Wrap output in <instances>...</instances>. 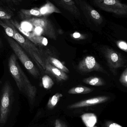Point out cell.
Wrapping results in <instances>:
<instances>
[{"label": "cell", "mask_w": 127, "mask_h": 127, "mask_svg": "<svg viewBox=\"0 0 127 127\" xmlns=\"http://www.w3.org/2000/svg\"><path fill=\"white\" fill-rule=\"evenodd\" d=\"M19 110L12 86L7 81L0 93V127H14Z\"/></svg>", "instance_id": "obj_1"}, {"label": "cell", "mask_w": 127, "mask_h": 127, "mask_svg": "<svg viewBox=\"0 0 127 127\" xmlns=\"http://www.w3.org/2000/svg\"><path fill=\"white\" fill-rule=\"evenodd\" d=\"M9 70L19 91L24 93L30 103L34 102L36 93L35 87L32 85L17 62L15 54H11L8 61Z\"/></svg>", "instance_id": "obj_2"}, {"label": "cell", "mask_w": 127, "mask_h": 127, "mask_svg": "<svg viewBox=\"0 0 127 127\" xmlns=\"http://www.w3.org/2000/svg\"><path fill=\"white\" fill-rule=\"evenodd\" d=\"M8 22L14 31L15 40L28 53L40 69L43 71L45 70V61L44 60L39 50L30 40L20 34L9 20Z\"/></svg>", "instance_id": "obj_3"}, {"label": "cell", "mask_w": 127, "mask_h": 127, "mask_svg": "<svg viewBox=\"0 0 127 127\" xmlns=\"http://www.w3.org/2000/svg\"><path fill=\"white\" fill-rule=\"evenodd\" d=\"M34 28L33 34L36 35L47 36L52 39H57L56 30L51 21L45 16L33 17L25 20Z\"/></svg>", "instance_id": "obj_4"}, {"label": "cell", "mask_w": 127, "mask_h": 127, "mask_svg": "<svg viewBox=\"0 0 127 127\" xmlns=\"http://www.w3.org/2000/svg\"><path fill=\"white\" fill-rule=\"evenodd\" d=\"M7 39L16 56L18 58L25 68L33 77H38L40 75L39 71L24 51L21 45L15 40L9 36L7 38Z\"/></svg>", "instance_id": "obj_5"}, {"label": "cell", "mask_w": 127, "mask_h": 127, "mask_svg": "<svg viewBox=\"0 0 127 127\" xmlns=\"http://www.w3.org/2000/svg\"><path fill=\"white\" fill-rule=\"evenodd\" d=\"M93 3L106 12L117 15H127V4L121 3L119 0H94Z\"/></svg>", "instance_id": "obj_6"}, {"label": "cell", "mask_w": 127, "mask_h": 127, "mask_svg": "<svg viewBox=\"0 0 127 127\" xmlns=\"http://www.w3.org/2000/svg\"><path fill=\"white\" fill-rule=\"evenodd\" d=\"M103 53L110 70L114 75H116L118 69L124 65L122 57L120 54L109 47L104 48Z\"/></svg>", "instance_id": "obj_7"}, {"label": "cell", "mask_w": 127, "mask_h": 127, "mask_svg": "<svg viewBox=\"0 0 127 127\" xmlns=\"http://www.w3.org/2000/svg\"><path fill=\"white\" fill-rule=\"evenodd\" d=\"M78 68L81 72L87 73L93 71L107 73L94 57L88 56L84 58L78 64Z\"/></svg>", "instance_id": "obj_8"}, {"label": "cell", "mask_w": 127, "mask_h": 127, "mask_svg": "<svg viewBox=\"0 0 127 127\" xmlns=\"http://www.w3.org/2000/svg\"><path fill=\"white\" fill-rule=\"evenodd\" d=\"M79 5L85 15L94 22L100 25L103 21L101 15L84 0H75Z\"/></svg>", "instance_id": "obj_9"}, {"label": "cell", "mask_w": 127, "mask_h": 127, "mask_svg": "<svg viewBox=\"0 0 127 127\" xmlns=\"http://www.w3.org/2000/svg\"><path fill=\"white\" fill-rule=\"evenodd\" d=\"M110 99L108 96H102L92 98L87 100L81 101L73 104H71L68 107L69 109H76L94 106L101 103H104Z\"/></svg>", "instance_id": "obj_10"}, {"label": "cell", "mask_w": 127, "mask_h": 127, "mask_svg": "<svg viewBox=\"0 0 127 127\" xmlns=\"http://www.w3.org/2000/svg\"><path fill=\"white\" fill-rule=\"evenodd\" d=\"M58 6L68 11L75 17L80 16V12L77 6L75 0H53Z\"/></svg>", "instance_id": "obj_11"}, {"label": "cell", "mask_w": 127, "mask_h": 127, "mask_svg": "<svg viewBox=\"0 0 127 127\" xmlns=\"http://www.w3.org/2000/svg\"><path fill=\"white\" fill-rule=\"evenodd\" d=\"M45 71L48 74L54 76L59 81L66 80L68 76L65 72L54 66L45 61Z\"/></svg>", "instance_id": "obj_12"}, {"label": "cell", "mask_w": 127, "mask_h": 127, "mask_svg": "<svg viewBox=\"0 0 127 127\" xmlns=\"http://www.w3.org/2000/svg\"><path fill=\"white\" fill-rule=\"evenodd\" d=\"M18 15L20 18L25 20L33 17L42 16L41 13L38 7L32 8L30 9H22L18 12Z\"/></svg>", "instance_id": "obj_13"}, {"label": "cell", "mask_w": 127, "mask_h": 127, "mask_svg": "<svg viewBox=\"0 0 127 127\" xmlns=\"http://www.w3.org/2000/svg\"><path fill=\"white\" fill-rule=\"evenodd\" d=\"M46 3L39 8V10L42 16L50 15L53 13H61L62 12L48 0H46Z\"/></svg>", "instance_id": "obj_14"}, {"label": "cell", "mask_w": 127, "mask_h": 127, "mask_svg": "<svg viewBox=\"0 0 127 127\" xmlns=\"http://www.w3.org/2000/svg\"><path fill=\"white\" fill-rule=\"evenodd\" d=\"M81 117L87 127H94L97 123V118L94 113H84Z\"/></svg>", "instance_id": "obj_15"}, {"label": "cell", "mask_w": 127, "mask_h": 127, "mask_svg": "<svg viewBox=\"0 0 127 127\" xmlns=\"http://www.w3.org/2000/svg\"><path fill=\"white\" fill-rule=\"evenodd\" d=\"M93 91V89L89 87L83 86H80L71 88L68 90V93L72 95L86 94L90 93Z\"/></svg>", "instance_id": "obj_16"}, {"label": "cell", "mask_w": 127, "mask_h": 127, "mask_svg": "<svg viewBox=\"0 0 127 127\" xmlns=\"http://www.w3.org/2000/svg\"><path fill=\"white\" fill-rule=\"evenodd\" d=\"M83 82L88 84L95 86H100L105 84L104 81L99 77H92L84 78Z\"/></svg>", "instance_id": "obj_17"}, {"label": "cell", "mask_w": 127, "mask_h": 127, "mask_svg": "<svg viewBox=\"0 0 127 127\" xmlns=\"http://www.w3.org/2000/svg\"><path fill=\"white\" fill-rule=\"evenodd\" d=\"M0 26L3 28L7 36L15 40V33L13 29L10 26L8 22V19H0Z\"/></svg>", "instance_id": "obj_18"}, {"label": "cell", "mask_w": 127, "mask_h": 127, "mask_svg": "<svg viewBox=\"0 0 127 127\" xmlns=\"http://www.w3.org/2000/svg\"><path fill=\"white\" fill-rule=\"evenodd\" d=\"M46 61L54 66L63 71L65 73H69V71L68 68L65 66L60 60L52 57H49Z\"/></svg>", "instance_id": "obj_19"}, {"label": "cell", "mask_w": 127, "mask_h": 127, "mask_svg": "<svg viewBox=\"0 0 127 127\" xmlns=\"http://www.w3.org/2000/svg\"><path fill=\"white\" fill-rule=\"evenodd\" d=\"M9 21L16 29L19 31L24 35L27 38L33 43L32 36L34 35L33 33H30L28 31L25 30L16 20L11 19L9 20Z\"/></svg>", "instance_id": "obj_20"}, {"label": "cell", "mask_w": 127, "mask_h": 127, "mask_svg": "<svg viewBox=\"0 0 127 127\" xmlns=\"http://www.w3.org/2000/svg\"><path fill=\"white\" fill-rule=\"evenodd\" d=\"M14 16L13 11L7 7L0 5V19L10 20Z\"/></svg>", "instance_id": "obj_21"}, {"label": "cell", "mask_w": 127, "mask_h": 127, "mask_svg": "<svg viewBox=\"0 0 127 127\" xmlns=\"http://www.w3.org/2000/svg\"><path fill=\"white\" fill-rule=\"evenodd\" d=\"M63 96L62 93H57L50 98L47 103V107L49 109H52L56 106L60 98Z\"/></svg>", "instance_id": "obj_22"}, {"label": "cell", "mask_w": 127, "mask_h": 127, "mask_svg": "<svg viewBox=\"0 0 127 127\" xmlns=\"http://www.w3.org/2000/svg\"><path fill=\"white\" fill-rule=\"evenodd\" d=\"M22 1V0H0V3L14 11L15 10L16 7L19 5Z\"/></svg>", "instance_id": "obj_23"}, {"label": "cell", "mask_w": 127, "mask_h": 127, "mask_svg": "<svg viewBox=\"0 0 127 127\" xmlns=\"http://www.w3.org/2000/svg\"><path fill=\"white\" fill-rule=\"evenodd\" d=\"M42 82L43 87L46 89H50L54 85L53 79L48 75H45L42 77Z\"/></svg>", "instance_id": "obj_24"}, {"label": "cell", "mask_w": 127, "mask_h": 127, "mask_svg": "<svg viewBox=\"0 0 127 127\" xmlns=\"http://www.w3.org/2000/svg\"><path fill=\"white\" fill-rule=\"evenodd\" d=\"M33 43L35 45H40L46 46L48 44L47 39L41 35H33L32 36Z\"/></svg>", "instance_id": "obj_25"}, {"label": "cell", "mask_w": 127, "mask_h": 127, "mask_svg": "<svg viewBox=\"0 0 127 127\" xmlns=\"http://www.w3.org/2000/svg\"><path fill=\"white\" fill-rule=\"evenodd\" d=\"M119 81L123 86L127 87V68L125 69L121 75Z\"/></svg>", "instance_id": "obj_26"}, {"label": "cell", "mask_w": 127, "mask_h": 127, "mask_svg": "<svg viewBox=\"0 0 127 127\" xmlns=\"http://www.w3.org/2000/svg\"><path fill=\"white\" fill-rule=\"evenodd\" d=\"M116 45L119 48L125 52H127V43L124 41H118L116 42Z\"/></svg>", "instance_id": "obj_27"}, {"label": "cell", "mask_w": 127, "mask_h": 127, "mask_svg": "<svg viewBox=\"0 0 127 127\" xmlns=\"http://www.w3.org/2000/svg\"><path fill=\"white\" fill-rule=\"evenodd\" d=\"M71 36L73 38L77 40H82L85 39L86 36L83 34H81L78 32H75L71 35Z\"/></svg>", "instance_id": "obj_28"}, {"label": "cell", "mask_w": 127, "mask_h": 127, "mask_svg": "<svg viewBox=\"0 0 127 127\" xmlns=\"http://www.w3.org/2000/svg\"><path fill=\"white\" fill-rule=\"evenodd\" d=\"M104 127H123L119 124L112 122L107 121L105 123Z\"/></svg>", "instance_id": "obj_29"}, {"label": "cell", "mask_w": 127, "mask_h": 127, "mask_svg": "<svg viewBox=\"0 0 127 127\" xmlns=\"http://www.w3.org/2000/svg\"><path fill=\"white\" fill-rule=\"evenodd\" d=\"M54 126L55 127H67L63 121L59 119L55 121Z\"/></svg>", "instance_id": "obj_30"}, {"label": "cell", "mask_w": 127, "mask_h": 127, "mask_svg": "<svg viewBox=\"0 0 127 127\" xmlns=\"http://www.w3.org/2000/svg\"><path fill=\"white\" fill-rule=\"evenodd\" d=\"M96 127V126H95V127Z\"/></svg>", "instance_id": "obj_31"}]
</instances>
